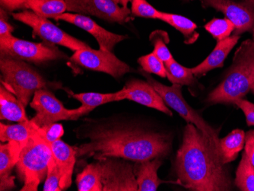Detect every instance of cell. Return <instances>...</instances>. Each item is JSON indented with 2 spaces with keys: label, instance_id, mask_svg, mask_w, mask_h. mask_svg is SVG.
<instances>
[{
  "label": "cell",
  "instance_id": "cell-25",
  "mask_svg": "<svg viewBox=\"0 0 254 191\" xmlns=\"http://www.w3.org/2000/svg\"><path fill=\"white\" fill-rule=\"evenodd\" d=\"M27 6L34 13L47 18H55L67 11L65 0H28Z\"/></svg>",
  "mask_w": 254,
  "mask_h": 191
},
{
  "label": "cell",
  "instance_id": "cell-31",
  "mask_svg": "<svg viewBox=\"0 0 254 191\" xmlns=\"http://www.w3.org/2000/svg\"><path fill=\"white\" fill-rule=\"evenodd\" d=\"M138 63L145 72L155 74L161 78H166L167 70L165 63L162 62L153 52L138 58Z\"/></svg>",
  "mask_w": 254,
  "mask_h": 191
},
{
  "label": "cell",
  "instance_id": "cell-20",
  "mask_svg": "<svg viewBox=\"0 0 254 191\" xmlns=\"http://www.w3.org/2000/svg\"><path fill=\"white\" fill-rule=\"evenodd\" d=\"M0 119L18 123L30 121L25 113V107L2 83L0 86Z\"/></svg>",
  "mask_w": 254,
  "mask_h": 191
},
{
  "label": "cell",
  "instance_id": "cell-36",
  "mask_svg": "<svg viewBox=\"0 0 254 191\" xmlns=\"http://www.w3.org/2000/svg\"><path fill=\"white\" fill-rule=\"evenodd\" d=\"M245 152L250 163L254 168V129H251L246 133Z\"/></svg>",
  "mask_w": 254,
  "mask_h": 191
},
{
  "label": "cell",
  "instance_id": "cell-39",
  "mask_svg": "<svg viewBox=\"0 0 254 191\" xmlns=\"http://www.w3.org/2000/svg\"><path fill=\"white\" fill-rule=\"evenodd\" d=\"M118 5H121L123 8H128V4L132 2V0H113Z\"/></svg>",
  "mask_w": 254,
  "mask_h": 191
},
{
  "label": "cell",
  "instance_id": "cell-10",
  "mask_svg": "<svg viewBox=\"0 0 254 191\" xmlns=\"http://www.w3.org/2000/svg\"><path fill=\"white\" fill-rule=\"evenodd\" d=\"M71 63L90 70L98 71L111 75L115 78L132 72L129 65L118 59L111 51L83 48L75 51Z\"/></svg>",
  "mask_w": 254,
  "mask_h": 191
},
{
  "label": "cell",
  "instance_id": "cell-22",
  "mask_svg": "<svg viewBox=\"0 0 254 191\" xmlns=\"http://www.w3.org/2000/svg\"><path fill=\"white\" fill-rule=\"evenodd\" d=\"M246 133L241 129H236L219 141L221 159L225 165L233 162L238 154L245 148Z\"/></svg>",
  "mask_w": 254,
  "mask_h": 191
},
{
  "label": "cell",
  "instance_id": "cell-30",
  "mask_svg": "<svg viewBox=\"0 0 254 191\" xmlns=\"http://www.w3.org/2000/svg\"><path fill=\"white\" fill-rule=\"evenodd\" d=\"M150 41L153 44V53L162 62L167 64L174 60L166 44L169 41L168 34L164 31H155L150 35Z\"/></svg>",
  "mask_w": 254,
  "mask_h": 191
},
{
  "label": "cell",
  "instance_id": "cell-16",
  "mask_svg": "<svg viewBox=\"0 0 254 191\" xmlns=\"http://www.w3.org/2000/svg\"><path fill=\"white\" fill-rule=\"evenodd\" d=\"M51 147L61 172V188L62 191H65L72 185L76 152L75 147L65 143L61 139L51 143Z\"/></svg>",
  "mask_w": 254,
  "mask_h": 191
},
{
  "label": "cell",
  "instance_id": "cell-18",
  "mask_svg": "<svg viewBox=\"0 0 254 191\" xmlns=\"http://www.w3.org/2000/svg\"><path fill=\"white\" fill-rule=\"evenodd\" d=\"M23 145L8 142L0 145V191H10L15 188L11 172L16 166Z\"/></svg>",
  "mask_w": 254,
  "mask_h": 191
},
{
  "label": "cell",
  "instance_id": "cell-4",
  "mask_svg": "<svg viewBox=\"0 0 254 191\" xmlns=\"http://www.w3.org/2000/svg\"><path fill=\"white\" fill-rule=\"evenodd\" d=\"M1 83L26 107L35 92L40 89L59 88L60 84L47 82L25 61L2 56L0 58Z\"/></svg>",
  "mask_w": 254,
  "mask_h": 191
},
{
  "label": "cell",
  "instance_id": "cell-6",
  "mask_svg": "<svg viewBox=\"0 0 254 191\" xmlns=\"http://www.w3.org/2000/svg\"><path fill=\"white\" fill-rule=\"evenodd\" d=\"M139 72L146 78L147 82H149L161 95V98H163L166 105L175 110L187 122L195 125L204 134V136L209 139L214 147L219 151V131L209 125L197 111L191 108L185 101L183 96L182 85L173 84L171 86H168L155 80L149 73L142 69H140Z\"/></svg>",
  "mask_w": 254,
  "mask_h": 191
},
{
  "label": "cell",
  "instance_id": "cell-24",
  "mask_svg": "<svg viewBox=\"0 0 254 191\" xmlns=\"http://www.w3.org/2000/svg\"><path fill=\"white\" fill-rule=\"evenodd\" d=\"M76 184L78 191H103L99 162L87 165L77 175Z\"/></svg>",
  "mask_w": 254,
  "mask_h": 191
},
{
  "label": "cell",
  "instance_id": "cell-2",
  "mask_svg": "<svg viewBox=\"0 0 254 191\" xmlns=\"http://www.w3.org/2000/svg\"><path fill=\"white\" fill-rule=\"evenodd\" d=\"M85 137L89 141L75 147L76 156L87 155L98 161L108 157L135 162L163 159L171 149L169 136L134 128L97 127Z\"/></svg>",
  "mask_w": 254,
  "mask_h": 191
},
{
  "label": "cell",
  "instance_id": "cell-33",
  "mask_svg": "<svg viewBox=\"0 0 254 191\" xmlns=\"http://www.w3.org/2000/svg\"><path fill=\"white\" fill-rule=\"evenodd\" d=\"M44 191H62L61 188V172L53 154L48 164V174L46 177Z\"/></svg>",
  "mask_w": 254,
  "mask_h": 191
},
{
  "label": "cell",
  "instance_id": "cell-38",
  "mask_svg": "<svg viewBox=\"0 0 254 191\" xmlns=\"http://www.w3.org/2000/svg\"><path fill=\"white\" fill-rule=\"evenodd\" d=\"M0 12H1L0 13V38H4V37L11 35V33L14 31V28L8 23V16L3 8H1Z\"/></svg>",
  "mask_w": 254,
  "mask_h": 191
},
{
  "label": "cell",
  "instance_id": "cell-26",
  "mask_svg": "<svg viewBox=\"0 0 254 191\" xmlns=\"http://www.w3.org/2000/svg\"><path fill=\"white\" fill-rule=\"evenodd\" d=\"M165 64L167 77L172 84L192 86L196 83V79L192 73V68H187L178 64L175 59Z\"/></svg>",
  "mask_w": 254,
  "mask_h": 191
},
{
  "label": "cell",
  "instance_id": "cell-12",
  "mask_svg": "<svg viewBox=\"0 0 254 191\" xmlns=\"http://www.w3.org/2000/svg\"><path fill=\"white\" fill-rule=\"evenodd\" d=\"M68 12L94 15L110 22L124 25L130 21L131 11L113 0H65Z\"/></svg>",
  "mask_w": 254,
  "mask_h": 191
},
{
  "label": "cell",
  "instance_id": "cell-13",
  "mask_svg": "<svg viewBox=\"0 0 254 191\" xmlns=\"http://www.w3.org/2000/svg\"><path fill=\"white\" fill-rule=\"evenodd\" d=\"M30 105L36 111V115L31 121L39 127L61 121L76 120L72 110L66 109L48 89L35 92Z\"/></svg>",
  "mask_w": 254,
  "mask_h": 191
},
{
  "label": "cell",
  "instance_id": "cell-3",
  "mask_svg": "<svg viewBox=\"0 0 254 191\" xmlns=\"http://www.w3.org/2000/svg\"><path fill=\"white\" fill-rule=\"evenodd\" d=\"M254 85V39L241 44L234 56L232 64L220 84L207 97L209 105L234 102L251 91Z\"/></svg>",
  "mask_w": 254,
  "mask_h": 191
},
{
  "label": "cell",
  "instance_id": "cell-23",
  "mask_svg": "<svg viewBox=\"0 0 254 191\" xmlns=\"http://www.w3.org/2000/svg\"><path fill=\"white\" fill-rule=\"evenodd\" d=\"M160 20L180 31L184 36V43L186 44H194L199 37V33L196 31L197 25L187 17L161 12Z\"/></svg>",
  "mask_w": 254,
  "mask_h": 191
},
{
  "label": "cell",
  "instance_id": "cell-29",
  "mask_svg": "<svg viewBox=\"0 0 254 191\" xmlns=\"http://www.w3.org/2000/svg\"><path fill=\"white\" fill-rule=\"evenodd\" d=\"M204 28L216 40L222 41L229 38L235 31V25L228 18H215L205 24Z\"/></svg>",
  "mask_w": 254,
  "mask_h": 191
},
{
  "label": "cell",
  "instance_id": "cell-34",
  "mask_svg": "<svg viewBox=\"0 0 254 191\" xmlns=\"http://www.w3.org/2000/svg\"><path fill=\"white\" fill-rule=\"evenodd\" d=\"M39 132L46 142L51 145L53 142L61 139V136L64 135V129L61 124L54 123L40 127Z\"/></svg>",
  "mask_w": 254,
  "mask_h": 191
},
{
  "label": "cell",
  "instance_id": "cell-11",
  "mask_svg": "<svg viewBox=\"0 0 254 191\" xmlns=\"http://www.w3.org/2000/svg\"><path fill=\"white\" fill-rule=\"evenodd\" d=\"M103 191H138L133 165L119 158L108 157L98 160Z\"/></svg>",
  "mask_w": 254,
  "mask_h": 191
},
{
  "label": "cell",
  "instance_id": "cell-17",
  "mask_svg": "<svg viewBox=\"0 0 254 191\" xmlns=\"http://www.w3.org/2000/svg\"><path fill=\"white\" fill-rule=\"evenodd\" d=\"M241 35H233L226 39L217 41L216 46L203 61L196 66L192 67V71L196 77L203 76L207 72L216 68L224 66V62L235 45L238 44Z\"/></svg>",
  "mask_w": 254,
  "mask_h": 191
},
{
  "label": "cell",
  "instance_id": "cell-5",
  "mask_svg": "<svg viewBox=\"0 0 254 191\" xmlns=\"http://www.w3.org/2000/svg\"><path fill=\"white\" fill-rule=\"evenodd\" d=\"M39 128L21 149L16 164L18 173L25 184L21 191H38V186L48 174L52 149L41 136Z\"/></svg>",
  "mask_w": 254,
  "mask_h": 191
},
{
  "label": "cell",
  "instance_id": "cell-14",
  "mask_svg": "<svg viewBox=\"0 0 254 191\" xmlns=\"http://www.w3.org/2000/svg\"><path fill=\"white\" fill-rule=\"evenodd\" d=\"M118 102L124 99L140 104L148 108H154L169 116L173 114L164 102L163 98L148 82L140 79H132L118 92Z\"/></svg>",
  "mask_w": 254,
  "mask_h": 191
},
{
  "label": "cell",
  "instance_id": "cell-27",
  "mask_svg": "<svg viewBox=\"0 0 254 191\" xmlns=\"http://www.w3.org/2000/svg\"><path fill=\"white\" fill-rule=\"evenodd\" d=\"M73 97L82 103L81 108L83 109L85 115L93 111L97 107L110 103V102H118V92L106 94L85 92V93L75 94Z\"/></svg>",
  "mask_w": 254,
  "mask_h": 191
},
{
  "label": "cell",
  "instance_id": "cell-1",
  "mask_svg": "<svg viewBox=\"0 0 254 191\" xmlns=\"http://www.w3.org/2000/svg\"><path fill=\"white\" fill-rule=\"evenodd\" d=\"M178 183L193 191H232L229 172L209 139L195 125L188 123L176 155Z\"/></svg>",
  "mask_w": 254,
  "mask_h": 191
},
{
  "label": "cell",
  "instance_id": "cell-7",
  "mask_svg": "<svg viewBox=\"0 0 254 191\" xmlns=\"http://www.w3.org/2000/svg\"><path fill=\"white\" fill-rule=\"evenodd\" d=\"M0 53L2 56L34 64L66 58V55L54 46V44L30 42L18 39L11 35L0 38Z\"/></svg>",
  "mask_w": 254,
  "mask_h": 191
},
{
  "label": "cell",
  "instance_id": "cell-37",
  "mask_svg": "<svg viewBox=\"0 0 254 191\" xmlns=\"http://www.w3.org/2000/svg\"><path fill=\"white\" fill-rule=\"evenodd\" d=\"M27 1L28 0H0L1 6L8 12L15 10L27 9Z\"/></svg>",
  "mask_w": 254,
  "mask_h": 191
},
{
  "label": "cell",
  "instance_id": "cell-28",
  "mask_svg": "<svg viewBox=\"0 0 254 191\" xmlns=\"http://www.w3.org/2000/svg\"><path fill=\"white\" fill-rule=\"evenodd\" d=\"M235 185L242 191H254V168L244 152L236 172Z\"/></svg>",
  "mask_w": 254,
  "mask_h": 191
},
{
  "label": "cell",
  "instance_id": "cell-21",
  "mask_svg": "<svg viewBox=\"0 0 254 191\" xmlns=\"http://www.w3.org/2000/svg\"><path fill=\"white\" fill-rule=\"evenodd\" d=\"M39 127L30 121L18 123L17 125H0L1 142H13L25 146L28 139L36 133Z\"/></svg>",
  "mask_w": 254,
  "mask_h": 191
},
{
  "label": "cell",
  "instance_id": "cell-32",
  "mask_svg": "<svg viewBox=\"0 0 254 191\" xmlns=\"http://www.w3.org/2000/svg\"><path fill=\"white\" fill-rule=\"evenodd\" d=\"M131 13L134 16L160 20L161 12L154 8L146 0H132Z\"/></svg>",
  "mask_w": 254,
  "mask_h": 191
},
{
  "label": "cell",
  "instance_id": "cell-9",
  "mask_svg": "<svg viewBox=\"0 0 254 191\" xmlns=\"http://www.w3.org/2000/svg\"><path fill=\"white\" fill-rule=\"evenodd\" d=\"M192 1V0H184ZM203 8L222 12L235 25L234 35L250 33L254 39V0H199Z\"/></svg>",
  "mask_w": 254,
  "mask_h": 191
},
{
  "label": "cell",
  "instance_id": "cell-15",
  "mask_svg": "<svg viewBox=\"0 0 254 191\" xmlns=\"http://www.w3.org/2000/svg\"><path fill=\"white\" fill-rule=\"evenodd\" d=\"M57 21H64L72 24L75 26L85 30L87 32L93 35L99 44L100 50L105 51H111L115 48L118 43L127 39L126 35H120L110 32L105 28L98 25L95 21L81 14L64 13L56 17Z\"/></svg>",
  "mask_w": 254,
  "mask_h": 191
},
{
  "label": "cell",
  "instance_id": "cell-8",
  "mask_svg": "<svg viewBox=\"0 0 254 191\" xmlns=\"http://www.w3.org/2000/svg\"><path fill=\"white\" fill-rule=\"evenodd\" d=\"M11 15L14 19L31 27L34 35L39 36L50 44H58L73 51L90 48L85 42L68 35L56 26L48 18L40 16L32 11L25 10L18 13H11Z\"/></svg>",
  "mask_w": 254,
  "mask_h": 191
},
{
  "label": "cell",
  "instance_id": "cell-40",
  "mask_svg": "<svg viewBox=\"0 0 254 191\" xmlns=\"http://www.w3.org/2000/svg\"><path fill=\"white\" fill-rule=\"evenodd\" d=\"M251 92H253V94H254V85H253L252 88H251Z\"/></svg>",
  "mask_w": 254,
  "mask_h": 191
},
{
  "label": "cell",
  "instance_id": "cell-35",
  "mask_svg": "<svg viewBox=\"0 0 254 191\" xmlns=\"http://www.w3.org/2000/svg\"><path fill=\"white\" fill-rule=\"evenodd\" d=\"M234 105L242 110L246 117L247 125L248 127L254 126V103L244 98L237 99Z\"/></svg>",
  "mask_w": 254,
  "mask_h": 191
},
{
  "label": "cell",
  "instance_id": "cell-19",
  "mask_svg": "<svg viewBox=\"0 0 254 191\" xmlns=\"http://www.w3.org/2000/svg\"><path fill=\"white\" fill-rule=\"evenodd\" d=\"M161 165L162 160L158 158L135 162L133 172L138 184V191H155L161 184L165 183L158 175V171Z\"/></svg>",
  "mask_w": 254,
  "mask_h": 191
}]
</instances>
